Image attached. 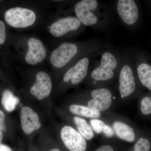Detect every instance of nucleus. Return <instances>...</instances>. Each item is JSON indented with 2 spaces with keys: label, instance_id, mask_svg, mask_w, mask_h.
Masks as SVG:
<instances>
[{
  "label": "nucleus",
  "instance_id": "obj_1",
  "mask_svg": "<svg viewBox=\"0 0 151 151\" xmlns=\"http://www.w3.org/2000/svg\"><path fill=\"white\" fill-rule=\"evenodd\" d=\"M6 22L15 28H26L32 25L36 20L35 14L29 9L21 7L10 9L4 14Z\"/></svg>",
  "mask_w": 151,
  "mask_h": 151
},
{
  "label": "nucleus",
  "instance_id": "obj_2",
  "mask_svg": "<svg viewBox=\"0 0 151 151\" xmlns=\"http://www.w3.org/2000/svg\"><path fill=\"white\" fill-rule=\"evenodd\" d=\"M117 65L115 57L111 52H106L103 54L100 65L92 71L91 76L96 81H106L114 76L113 70Z\"/></svg>",
  "mask_w": 151,
  "mask_h": 151
},
{
  "label": "nucleus",
  "instance_id": "obj_3",
  "mask_svg": "<svg viewBox=\"0 0 151 151\" xmlns=\"http://www.w3.org/2000/svg\"><path fill=\"white\" fill-rule=\"evenodd\" d=\"M97 6L98 2L96 0H82L78 2L74 8L77 18L85 25L96 24L98 18L94 14V11Z\"/></svg>",
  "mask_w": 151,
  "mask_h": 151
},
{
  "label": "nucleus",
  "instance_id": "obj_4",
  "mask_svg": "<svg viewBox=\"0 0 151 151\" xmlns=\"http://www.w3.org/2000/svg\"><path fill=\"white\" fill-rule=\"evenodd\" d=\"M64 145L70 151H85L87 144L85 138L73 127L65 126L60 132Z\"/></svg>",
  "mask_w": 151,
  "mask_h": 151
},
{
  "label": "nucleus",
  "instance_id": "obj_5",
  "mask_svg": "<svg viewBox=\"0 0 151 151\" xmlns=\"http://www.w3.org/2000/svg\"><path fill=\"white\" fill-rule=\"evenodd\" d=\"M77 51L78 48L74 44L64 42L52 52L50 62L54 67H63L74 57Z\"/></svg>",
  "mask_w": 151,
  "mask_h": 151
},
{
  "label": "nucleus",
  "instance_id": "obj_6",
  "mask_svg": "<svg viewBox=\"0 0 151 151\" xmlns=\"http://www.w3.org/2000/svg\"><path fill=\"white\" fill-rule=\"evenodd\" d=\"M93 98L88 102V105L92 110L102 112L108 110L112 103V94L107 88L94 89L91 92Z\"/></svg>",
  "mask_w": 151,
  "mask_h": 151
},
{
  "label": "nucleus",
  "instance_id": "obj_7",
  "mask_svg": "<svg viewBox=\"0 0 151 151\" xmlns=\"http://www.w3.org/2000/svg\"><path fill=\"white\" fill-rule=\"evenodd\" d=\"M117 9L119 16L126 24L132 25L137 20L139 11L134 1L119 0Z\"/></svg>",
  "mask_w": 151,
  "mask_h": 151
},
{
  "label": "nucleus",
  "instance_id": "obj_8",
  "mask_svg": "<svg viewBox=\"0 0 151 151\" xmlns=\"http://www.w3.org/2000/svg\"><path fill=\"white\" fill-rule=\"evenodd\" d=\"M52 82L50 77L44 71H40L36 75L34 84L31 88V94L38 100L48 97L51 92Z\"/></svg>",
  "mask_w": 151,
  "mask_h": 151
},
{
  "label": "nucleus",
  "instance_id": "obj_9",
  "mask_svg": "<svg viewBox=\"0 0 151 151\" xmlns=\"http://www.w3.org/2000/svg\"><path fill=\"white\" fill-rule=\"evenodd\" d=\"M28 50L25 57V61L30 65H35L42 62L46 55V50L41 41L34 37L28 41Z\"/></svg>",
  "mask_w": 151,
  "mask_h": 151
},
{
  "label": "nucleus",
  "instance_id": "obj_10",
  "mask_svg": "<svg viewBox=\"0 0 151 151\" xmlns=\"http://www.w3.org/2000/svg\"><path fill=\"white\" fill-rule=\"evenodd\" d=\"M81 22L75 17H67L60 19L52 23L50 27V32L52 35L60 37L65 34L78 29Z\"/></svg>",
  "mask_w": 151,
  "mask_h": 151
},
{
  "label": "nucleus",
  "instance_id": "obj_11",
  "mask_svg": "<svg viewBox=\"0 0 151 151\" xmlns=\"http://www.w3.org/2000/svg\"><path fill=\"white\" fill-rule=\"evenodd\" d=\"M119 90L122 97H127L136 89L135 78L131 67L125 65L122 68L119 77Z\"/></svg>",
  "mask_w": 151,
  "mask_h": 151
},
{
  "label": "nucleus",
  "instance_id": "obj_12",
  "mask_svg": "<svg viewBox=\"0 0 151 151\" xmlns=\"http://www.w3.org/2000/svg\"><path fill=\"white\" fill-rule=\"evenodd\" d=\"M22 129L27 134L40 128L41 123L37 113L27 106L23 107L20 113Z\"/></svg>",
  "mask_w": 151,
  "mask_h": 151
},
{
  "label": "nucleus",
  "instance_id": "obj_13",
  "mask_svg": "<svg viewBox=\"0 0 151 151\" xmlns=\"http://www.w3.org/2000/svg\"><path fill=\"white\" fill-rule=\"evenodd\" d=\"M89 65V60L87 58H84L74 66L70 68L64 75L63 81L68 82L71 80L73 85H76L84 79L87 74Z\"/></svg>",
  "mask_w": 151,
  "mask_h": 151
},
{
  "label": "nucleus",
  "instance_id": "obj_14",
  "mask_svg": "<svg viewBox=\"0 0 151 151\" xmlns=\"http://www.w3.org/2000/svg\"><path fill=\"white\" fill-rule=\"evenodd\" d=\"M113 126L114 133L118 137L129 142L134 141V132L129 126L123 122L116 121L113 123Z\"/></svg>",
  "mask_w": 151,
  "mask_h": 151
},
{
  "label": "nucleus",
  "instance_id": "obj_15",
  "mask_svg": "<svg viewBox=\"0 0 151 151\" xmlns=\"http://www.w3.org/2000/svg\"><path fill=\"white\" fill-rule=\"evenodd\" d=\"M69 111L73 114L86 118L96 119L101 115L100 112L92 110L89 107L81 105H71L69 107Z\"/></svg>",
  "mask_w": 151,
  "mask_h": 151
},
{
  "label": "nucleus",
  "instance_id": "obj_16",
  "mask_svg": "<svg viewBox=\"0 0 151 151\" xmlns=\"http://www.w3.org/2000/svg\"><path fill=\"white\" fill-rule=\"evenodd\" d=\"M19 103L18 97L14 96L9 89L3 92L1 98V103L4 108L8 112L14 111Z\"/></svg>",
  "mask_w": 151,
  "mask_h": 151
},
{
  "label": "nucleus",
  "instance_id": "obj_17",
  "mask_svg": "<svg viewBox=\"0 0 151 151\" xmlns=\"http://www.w3.org/2000/svg\"><path fill=\"white\" fill-rule=\"evenodd\" d=\"M139 78L142 84L151 91V66L142 63L137 68Z\"/></svg>",
  "mask_w": 151,
  "mask_h": 151
},
{
  "label": "nucleus",
  "instance_id": "obj_18",
  "mask_svg": "<svg viewBox=\"0 0 151 151\" xmlns=\"http://www.w3.org/2000/svg\"><path fill=\"white\" fill-rule=\"evenodd\" d=\"M73 121L76 125L78 132L85 139L89 140L93 137L94 133L92 128L86 120L76 116L73 118Z\"/></svg>",
  "mask_w": 151,
  "mask_h": 151
},
{
  "label": "nucleus",
  "instance_id": "obj_19",
  "mask_svg": "<svg viewBox=\"0 0 151 151\" xmlns=\"http://www.w3.org/2000/svg\"><path fill=\"white\" fill-rule=\"evenodd\" d=\"M150 143L148 140L141 137L134 146V150L132 151H150Z\"/></svg>",
  "mask_w": 151,
  "mask_h": 151
},
{
  "label": "nucleus",
  "instance_id": "obj_20",
  "mask_svg": "<svg viewBox=\"0 0 151 151\" xmlns=\"http://www.w3.org/2000/svg\"><path fill=\"white\" fill-rule=\"evenodd\" d=\"M141 110L145 115H147L151 113V100L150 97H145L143 98L141 102Z\"/></svg>",
  "mask_w": 151,
  "mask_h": 151
},
{
  "label": "nucleus",
  "instance_id": "obj_21",
  "mask_svg": "<svg viewBox=\"0 0 151 151\" xmlns=\"http://www.w3.org/2000/svg\"><path fill=\"white\" fill-rule=\"evenodd\" d=\"M90 124L94 132L97 134H100L103 132V128L105 125L103 121L97 119L91 120L90 121Z\"/></svg>",
  "mask_w": 151,
  "mask_h": 151
},
{
  "label": "nucleus",
  "instance_id": "obj_22",
  "mask_svg": "<svg viewBox=\"0 0 151 151\" xmlns=\"http://www.w3.org/2000/svg\"><path fill=\"white\" fill-rule=\"evenodd\" d=\"M6 38L5 25L4 22L0 20V45L4 42Z\"/></svg>",
  "mask_w": 151,
  "mask_h": 151
},
{
  "label": "nucleus",
  "instance_id": "obj_23",
  "mask_svg": "<svg viewBox=\"0 0 151 151\" xmlns=\"http://www.w3.org/2000/svg\"><path fill=\"white\" fill-rule=\"evenodd\" d=\"M103 133L106 137L109 138L112 137L114 135V132L113 129L106 124L103 128Z\"/></svg>",
  "mask_w": 151,
  "mask_h": 151
},
{
  "label": "nucleus",
  "instance_id": "obj_24",
  "mask_svg": "<svg viewBox=\"0 0 151 151\" xmlns=\"http://www.w3.org/2000/svg\"><path fill=\"white\" fill-rule=\"evenodd\" d=\"M5 119V115L2 111L0 110V130L2 131H5L6 129Z\"/></svg>",
  "mask_w": 151,
  "mask_h": 151
},
{
  "label": "nucleus",
  "instance_id": "obj_25",
  "mask_svg": "<svg viewBox=\"0 0 151 151\" xmlns=\"http://www.w3.org/2000/svg\"><path fill=\"white\" fill-rule=\"evenodd\" d=\"M95 151H114L113 149L111 146L108 145H105L100 146L98 147Z\"/></svg>",
  "mask_w": 151,
  "mask_h": 151
},
{
  "label": "nucleus",
  "instance_id": "obj_26",
  "mask_svg": "<svg viewBox=\"0 0 151 151\" xmlns=\"http://www.w3.org/2000/svg\"><path fill=\"white\" fill-rule=\"evenodd\" d=\"M0 151H13L9 146L3 144H0Z\"/></svg>",
  "mask_w": 151,
  "mask_h": 151
},
{
  "label": "nucleus",
  "instance_id": "obj_27",
  "mask_svg": "<svg viewBox=\"0 0 151 151\" xmlns=\"http://www.w3.org/2000/svg\"><path fill=\"white\" fill-rule=\"evenodd\" d=\"M3 139V134L2 132V131H1V130H0V143H1V142L2 141Z\"/></svg>",
  "mask_w": 151,
  "mask_h": 151
},
{
  "label": "nucleus",
  "instance_id": "obj_28",
  "mask_svg": "<svg viewBox=\"0 0 151 151\" xmlns=\"http://www.w3.org/2000/svg\"><path fill=\"white\" fill-rule=\"evenodd\" d=\"M50 151H60L58 149H52V150H50Z\"/></svg>",
  "mask_w": 151,
  "mask_h": 151
},
{
  "label": "nucleus",
  "instance_id": "obj_29",
  "mask_svg": "<svg viewBox=\"0 0 151 151\" xmlns=\"http://www.w3.org/2000/svg\"><path fill=\"white\" fill-rule=\"evenodd\" d=\"M150 98H151V97H150Z\"/></svg>",
  "mask_w": 151,
  "mask_h": 151
}]
</instances>
